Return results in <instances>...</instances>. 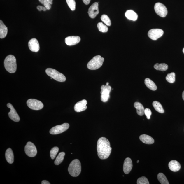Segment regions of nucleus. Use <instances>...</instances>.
<instances>
[{"instance_id": "17", "label": "nucleus", "mask_w": 184, "mask_h": 184, "mask_svg": "<svg viewBox=\"0 0 184 184\" xmlns=\"http://www.w3.org/2000/svg\"><path fill=\"white\" fill-rule=\"evenodd\" d=\"M133 164L132 161L129 157H127L125 159L123 166V170L124 173L128 174L130 173L132 169Z\"/></svg>"}, {"instance_id": "4", "label": "nucleus", "mask_w": 184, "mask_h": 184, "mask_svg": "<svg viewBox=\"0 0 184 184\" xmlns=\"http://www.w3.org/2000/svg\"><path fill=\"white\" fill-rule=\"evenodd\" d=\"M104 61V58L100 55L94 57L91 59L87 65L88 69L91 70H96L98 69L101 66Z\"/></svg>"}, {"instance_id": "18", "label": "nucleus", "mask_w": 184, "mask_h": 184, "mask_svg": "<svg viewBox=\"0 0 184 184\" xmlns=\"http://www.w3.org/2000/svg\"><path fill=\"white\" fill-rule=\"evenodd\" d=\"M170 169L173 172H177L181 168V165L179 162L176 160H172L169 164Z\"/></svg>"}, {"instance_id": "41", "label": "nucleus", "mask_w": 184, "mask_h": 184, "mask_svg": "<svg viewBox=\"0 0 184 184\" xmlns=\"http://www.w3.org/2000/svg\"><path fill=\"white\" fill-rule=\"evenodd\" d=\"M106 85H109V83L108 82H107L106 83Z\"/></svg>"}, {"instance_id": "11", "label": "nucleus", "mask_w": 184, "mask_h": 184, "mask_svg": "<svg viewBox=\"0 0 184 184\" xmlns=\"http://www.w3.org/2000/svg\"><path fill=\"white\" fill-rule=\"evenodd\" d=\"M164 31L160 29H153L149 30L148 33V37L153 40H157L163 35Z\"/></svg>"}, {"instance_id": "20", "label": "nucleus", "mask_w": 184, "mask_h": 184, "mask_svg": "<svg viewBox=\"0 0 184 184\" xmlns=\"http://www.w3.org/2000/svg\"><path fill=\"white\" fill-rule=\"evenodd\" d=\"M8 33V28L1 20L0 21V38L3 39L6 37Z\"/></svg>"}, {"instance_id": "39", "label": "nucleus", "mask_w": 184, "mask_h": 184, "mask_svg": "<svg viewBox=\"0 0 184 184\" xmlns=\"http://www.w3.org/2000/svg\"><path fill=\"white\" fill-rule=\"evenodd\" d=\"M42 184H50V183L48 181H46V180H44L42 181Z\"/></svg>"}, {"instance_id": "14", "label": "nucleus", "mask_w": 184, "mask_h": 184, "mask_svg": "<svg viewBox=\"0 0 184 184\" xmlns=\"http://www.w3.org/2000/svg\"><path fill=\"white\" fill-rule=\"evenodd\" d=\"M28 47L32 52H37L39 51L40 45L39 42L36 38H33L29 40L28 43Z\"/></svg>"}, {"instance_id": "19", "label": "nucleus", "mask_w": 184, "mask_h": 184, "mask_svg": "<svg viewBox=\"0 0 184 184\" xmlns=\"http://www.w3.org/2000/svg\"><path fill=\"white\" fill-rule=\"evenodd\" d=\"M139 139L141 142L147 144H152L155 142L154 139L152 137L146 134L140 135Z\"/></svg>"}, {"instance_id": "9", "label": "nucleus", "mask_w": 184, "mask_h": 184, "mask_svg": "<svg viewBox=\"0 0 184 184\" xmlns=\"http://www.w3.org/2000/svg\"><path fill=\"white\" fill-rule=\"evenodd\" d=\"M26 154L30 157H35L37 154V151L35 145L31 142H28L25 147Z\"/></svg>"}, {"instance_id": "42", "label": "nucleus", "mask_w": 184, "mask_h": 184, "mask_svg": "<svg viewBox=\"0 0 184 184\" xmlns=\"http://www.w3.org/2000/svg\"><path fill=\"white\" fill-rule=\"evenodd\" d=\"M139 162V160H137V163H138Z\"/></svg>"}, {"instance_id": "34", "label": "nucleus", "mask_w": 184, "mask_h": 184, "mask_svg": "<svg viewBox=\"0 0 184 184\" xmlns=\"http://www.w3.org/2000/svg\"><path fill=\"white\" fill-rule=\"evenodd\" d=\"M137 184H149L148 180L145 177H142L139 178L137 179Z\"/></svg>"}, {"instance_id": "30", "label": "nucleus", "mask_w": 184, "mask_h": 184, "mask_svg": "<svg viewBox=\"0 0 184 184\" xmlns=\"http://www.w3.org/2000/svg\"><path fill=\"white\" fill-rule=\"evenodd\" d=\"M97 27L99 31L102 33H106L108 31V27L101 22L98 24Z\"/></svg>"}, {"instance_id": "12", "label": "nucleus", "mask_w": 184, "mask_h": 184, "mask_svg": "<svg viewBox=\"0 0 184 184\" xmlns=\"http://www.w3.org/2000/svg\"><path fill=\"white\" fill-rule=\"evenodd\" d=\"M7 106L10 109V111L8 113L10 118L15 122H19L20 120V117L13 105L10 103H8L7 104Z\"/></svg>"}, {"instance_id": "21", "label": "nucleus", "mask_w": 184, "mask_h": 184, "mask_svg": "<svg viewBox=\"0 0 184 184\" xmlns=\"http://www.w3.org/2000/svg\"><path fill=\"white\" fill-rule=\"evenodd\" d=\"M5 157L8 163L10 164L13 163L14 160V155L13 151L11 148L8 149L6 151Z\"/></svg>"}, {"instance_id": "35", "label": "nucleus", "mask_w": 184, "mask_h": 184, "mask_svg": "<svg viewBox=\"0 0 184 184\" xmlns=\"http://www.w3.org/2000/svg\"><path fill=\"white\" fill-rule=\"evenodd\" d=\"M40 2L44 5L46 9L49 10L51 9V5L48 3L46 0H39Z\"/></svg>"}, {"instance_id": "10", "label": "nucleus", "mask_w": 184, "mask_h": 184, "mask_svg": "<svg viewBox=\"0 0 184 184\" xmlns=\"http://www.w3.org/2000/svg\"><path fill=\"white\" fill-rule=\"evenodd\" d=\"M154 9L155 13L161 17H164L167 15V8L162 3H155Z\"/></svg>"}, {"instance_id": "8", "label": "nucleus", "mask_w": 184, "mask_h": 184, "mask_svg": "<svg viewBox=\"0 0 184 184\" xmlns=\"http://www.w3.org/2000/svg\"><path fill=\"white\" fill-rule=\"evenodd\" d=\"M69 124L68 123H64L63 124L57 125L52 127L50 129V134L52 135H56L60 134L67 130L69 128Z\"/></svg>"}, {"instance_id": "22", "label": "nucleus", "mask_w": 184, "mask_h": 184, "mask_svg": "<svg viewBox=\"0 0 184 184\" xmlns=\"http://www.w3.org/2000/svg\"><path fill=\"white\" fill-rule=\"evenodd\" d=\"M125 15L127 19L133 21H136L138 18L137 14L132 10H127L125 13Z\"/></svg>"}, {"instance_id": "28", "label": "nucleus", "mask_w": 184, "mask_h": 184, "mask_svg": "<svg viewBox=\"0 0 184 184\" xmlns=\"http://www.w3.org/2000/svg\"><path fill=\"white\" fill-rule=\"evenodd\" d=\"M65 153L64 152H61L56 157L55 161L54 162L55 164L58 165L61 163L63 161L64 157L65 156Z\"/></svg>"}, {"instance_id": "36", "label": "nucleus", "mask_w": 184, "mask_h": 184, "mask_svg": "<svg viewBox=\"0 0 184 184\" xmlns=\"http://www.w3.org/2000/svg\"><path fill=\"white\" fill-rule=\"evenodd\" d=\"M144 114L146 116L147 119H150V116L152 114L151 111L150 109L148 108L145 109Z\"/></svg>"}, {"instance_id": "26", "label": "nucleus", "mask_w": 184, "mask_h": 184, "mask_svg": "<svg viewBox=\"0 0 184 184\" xmlns=\"http://www.w3.org/2000/svg\"><path fill=\"white\" fill-rule=\"evenodd\" d=\"M157 179L162 184H169L166 177L162 173H159L157 175Z\"/></svg>"}, {"instance_id": "13", "label": "nucleus", "mask_w": 184, "mask_h": 184, "mask_svg": "<svg viewBox=\"0 0 184 184\" xmlns=\"http://www.w3.org/2000/svg\"><path fill=\"white\" fill-rule=\"evenodd\" d=\"M98 3H94L89 8L88 13L92 19H94L99 13L98 8Z\"/></svg>"}, {"instance_id": "31", "label": "nucleus", "mask_w": 184, "mask_h": 184, "mask_svg": "<svg viewBox=\"0 0 184 184\" xmlns=\"http://www.w3.org/2000/svg\"><path fill=\"white\" fill-rule=\"evenodd\" d=\"M69 7L72 11H73L76 8L75 0H66Z\"/></svg>"}, {"instance_id": "29", "label": "nucleus", "mask_w": 184, "mask_h": 184, "mask_svg": "<svg viewBox=\"0 0 184 184\" xmlns=\"http://www.w3.org/2000/svg\"><path fill=\"white\" fill-rule=\"evenodd\" d=\"M166 80L170 83H173L175 80V73L171 72L168 74L166 77Z\"/></svg>"}, {"instance_id": "25", "label": "nucleus", "mask_w": 184, "mask_h": 184, "mask_svg": "<svg viewBox=\"0 0 184 184\" xmlns=\"http://www.w3.org/2000/svg\"><path fill=\"white\" fill-rule=\"evenodd\" d=\"M153 105L157 112L162 114L164 112V111L160 103L157 101H154L153 103Z\"/></svg>"}, {"instance_id": "33", "label": "nucleus", "mask_w": 184, "mask_h": 184, "mask_svg": "<svg viewBox=\"0 0 184 184\" xmlns=\"http://www.w3.org/2000/svg\"><path fill=\"white\" fill-rule=\"evenodd\" d=\"M101 20L107 26H110L111 25V22L110 18L106 15H103L101 17Z\"/></svg>"}, {"instance_id": "15", "label": "nucleus", "mask_w": 184, "mask_h": 184, "mask_svg": "<svg viewBox=\"0 0 184 184\" xmlns=\"http://www.w3.org/2000/svg\"><path fill=\"white\" fill-rule=\"evenodd\" d=\"M87 104V100L85 99L77 103L74 107L75 111L76 112H80L86 110Z\"/></svg>"}, {"instance_id": "3", "label": "nucleus", "mask_w": 184, "mask_h": 184, "mask_svg": "<svg viewBox=\"0 0 184 184\" xmlns=\"http://www.w3.org/2000/svg\"><path fill=\"white\" fill-rule=\"evenodd\" d=\"M69 173L73 177L78 176L81 171V165L79 160L76 159L70 163L68 169Z\"/></svg>"}, {"instance_id": "23", "label": "nucleus", "mask_w": 184, "mask_h": 184, "mask_svg": "<svg viewBox=\"0 0 184 184\" xmlns=\"http://www.w3.org/2000/svg\"><path fill=\"white\" fill-rule=\"evenodd\" d=\"M145 84L150 90L155 91L157 90V86L155 83L151 80L150 79L146 78L145 80Z\"/></svg>"}, {"instance_id": "27", "label": "nucleus", "mask_w": 184, "mask_h": 184, "mask_svg": "<svg viewBox=\"0 0 184 184\" xmlns=\"http://www.w3.org/2000/svg\"><path fill=\"white\" fill-rule=\"evenodd\" d=\"M155 69L161 71H165L167 70L168 68V66L167 64L164 63H162L159 64L157 63L155 64L154 66Z\"/></svg>"}, {"instance_id": "38", "label": "nucleus", "mask_w": 184, "mask_h": 184, "mask_svg": "<svg viewBox=\"0 0 184 184\" xmlns=\"http://www.w3.org/2000/svg\"><path fill=\"white\" fill-rule=\"evenodd\" d=\"M43 6H38L37 8L38 10L39 11H41L42 10H43Z\"/></svg>"}, {"instance_id": "5", "label": "nucleus", "mask_w": 184, "mask_h": 184, "mask_svg": "<svg viewBox=\"0 0 184 184\" xmlns=\"http://www.w3.org/2000/svg\"><path fill=\"white\" fill-rule=\"evenodd\" d=\"M46 74L54 80L59 82H65L66 78L63 74L60 73L53 69L48 68L46 70Z\"/></svg>"}, {"instance_id": "40", "label": "nucleus", "mask_w": 184, "mask_h": 184, "mask_svg": "<svg viewBox=\"0 0 184 184\" xmlns=\"http://www.w3.org/2000/svg\"><path fill=\"white\" fill-rule=\"evenodd\" d=\"M182 97H183V99L184 101V91L183 92V94H182Z\"/></svg>"}, {"instance_id": "32", "label": "nucleus", "mask_w": 184, "mask_h": 184, "mask_svg": "<svg viewBox=\"0 0 184 184\" xmlns=\"http://www.w3.org/2000/svg\"><path fill=\"white\" fill-rule=\"evenodd\" d=\"M59 150V149L57 147H55L51 149L50 151V157L52 159L55 158Z\"/></svg>"}, {"instance_id": "37", "label": "nucleus", "mask_w": 184, "mask_h": 184, "mask_svg": "<svg viewBox=\"0 0 184 184\" xmlns=\"http://www.w3.org/2000/svg\"><path fill=\"white\" fill-rule=\"evenodd\" d=\"M91 0H83V2L86 5H88L90 3Z\"/></svg>"}, {"instance_id": "1", "label": "nucleus", "mask_w": 184, "mask_h": 184, "mask_svg": "<svg viewBox=\"0 0 184 184\" xmlns=\"http://www.w3.org/2000/svg\"><path fill=\"white\" fill-rule=\"evenodd\" d=\"M112 147L110 141L106 137H101L98 139L97 144L98 157L101 159L108 158L112 152Z\"/></svg>"}, {"instance_id": "43", "label": "nucleus", "mask_w": 184, "mask_h": 184, "mask_svg": "<svg viewBox=\"0 0 184 184\" xmlns=\"http://www.w3.org/2000/svg\"><path fill=\"white\" fill-rule=\"evenodd\" d=\"M183 53L184 54V48H183Z\"/></svg>"}, {"instance_id": "6", "label": "nucleus", "mask_w": 184, "mask_h": 184, "mask_svg": "<svg viewBox=\"0 0 184 184\" xmlns=\"http://www.w3.org/2000/svg\"><path fill=\"white\" fill-rule=\"evenodd\" d=\"M101 100L103 102L108 101L110 97V94L111 90V87L108 85H103L101 87Z\"/></svg>"}, {"instance_id": "7", "label": "nucleus", "mask_w": 184, "mask_h": 184, "mask_svg": "<svg viewBox=\"0 0 184 184\" xmlns=\"http://www.w3.org/2000/svg\"><path fill=\"white\" fill-rule=\"evenodd\" d=\"M27 104L32 110H39L43 108L44 105L41 101L35 99H29L27 101Z\"/></svg>"}, {"instance_id": "16", "label": "nucleus", "mask_w": 184, "mask_h": 184, "mask_svg": "<svg viewBox=\"0 0 184 184\" xmlns=\"http://www.w3.org/2000/svg\"><path fill=\"white\" fill-rule=\"evenodd\" d=\"M80 41V38L78 36H69L65 39L66 43L69 46L75 45L79 43Z\"/></svg>"}, {"instance_id": "24", "label": "nucleus", "mask_w": 184, "mask_h": 184, "mask_svg": "<svg viewBox=\"0 0 184 184\" xmlns=\"http://www.w3.org/2000/svg\"><path fill=\"white\" fill-rule=\"evenodd\" d=\"M134 107L136 109L137 113L139 116H142L144 114L145 109L143 105L139 102H135Z\"/></svg>"}, {"instance_id": "2", "label": "nucleus", "mask_w": 184, "mask_h": 184, "mask_svg": "<svg viewBox=\"0 0 184 184\" xmlns=\"http://www.w3.org/2000/svg\"><path fill=\"white\" fill-rule=\"evenodd\" d=\"M4 64L6 70L10 73H14L17 70V61L15 57L13 55H10L6 57Z\"/></svg>"}]
</instances>
